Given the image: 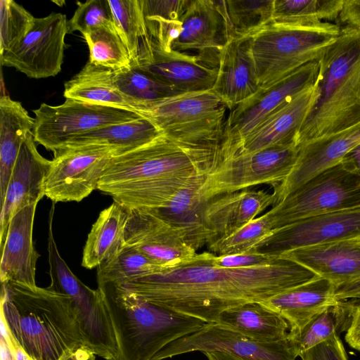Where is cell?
I'll return each instance as SVG.
<instances>
[{
  "mask_svg": "<svg viewBox=\"0 0 360 360\" xmlns=\"http://www.w3.org/2000/svg\"><path fill=\"white\" fill-rule=\"evenodd\" d=\"M252 45V36L235 38L230 39L221 51L212 90L229 110L260 89Z\"/></svg>",
  "mask_w": 360,
  "mask_h": 360,
  "instance_id": "24",
  "label": "cell"
},
{
  "mask_svg": "<svg viewBox=\"0 0 360 360\" xmlns=\"http://www.w3.org/2000/svg\"><path fill=\"white\" fill-rule=\"evenodd\" d=\"M7 345L11 350L14 360H34L23 351V349L20 347V345L10 334L9 341Z\"/></svg>",
  "mask_w": 360,
  "mask_h": 360,
  "instance_id": "51",
  "label": "cell"
},
{
  "mask_svg": "<svg viewBox=\"0 0 360 360\" xmlns=\"http://www.w3.org/2000/svg\"><path fill=\"white\" fill-rule=\"evenodd\" d=\"M360 237V206L312 216L274 229L253 249L280 257L297 248Z\"/></svg>",
  "mask_w": 360,
  "mask_h": 360,
  "instance_id": "16",
  "label": "cell"
},
{
  "mask_svg": "<svg viewBox=\"0 0 360 360\" xmlns=\"http://www.w3.org/2000/svg\"><path fill=\"white\" fill-rule=\"evenodd\" d=\"M360 206V176L342 162L307 181L264 213L272 231L300 219Z\"/></svg>",
  "mask_w": 360,
  "mask_h": 360,
  "instance_id": "9",
  "label": "cell"
},
{
  "mask_svg": "<svg viewBox=\"0 0 360 360\" xmlns=\"http://www.w3.org/2000/svg\"><path fill=\"white\" fill-rule=\"evenodd\" d=\"M344 0H274L273 22L285 26L309 27L339 18Z\"/></svg>",
  "mask_w": 360,
  "mask_h": 360,
  "instance_id": "38",
  "label": "cell"
},
{
  "mask_svg": "<svg viewBox=\"0 0 360 360\" xmlns=\"http://www.w3.org/2000/svg\"><path fill=\"white\" fill-rule=\"evenodd\" d=\"M37 204L27 205L15 213L8 224L1 247L0 279L36 287L35 273L39 254L34 248L32 233Z\"/></svg>",
  "mask_w": 360,
  "mask_h": 360,
  "instance_id": "25",
  "label": "cell"
},
{
  "mask_svg": "<svg viewBox=\"0 0 360 360\" xmlns=\"http://www.w3.org/2000/svg\"><path fill=\"white\" fill-rule=\"evenodd\" d=\"M351 172L360 176V143L341 161Z\"/></svg>",
  "mask_w": 360,
  "mask_h": 360,
  "instance_id": "49",
  "label": "cell"
},
{
  "mask_svg": "<svg viewBox=\"0 0 360 360\" xmlns=\"http://www.w3.org/2000/svg\"><path fill=\"white\" fill-rule=\"evenodd\" d=\"M117 149L103 146L62 148L53 159L45 180V195L53 203L79 202L98 189L105 169Z\"/></svg>",
  "mask_w": 360,
  "mask_h": 360,
  "instance_id": "13",
  "label": "cell"
},
{
  "mask_svg": "<svg viewBox=\"0 0 360 360\" xmlns=\"http://www.w3.org/2000/svg\"><path fill=\"white\" fill-rule=\"evenodd\" d=\"M318 61L309 63L285 77L260 89L229 110L221 148L222 158L234 154L243 141L274 111L303 89L316 84Z\"/></svg>",
  "mask_w": 360,
  "mask_h": 360,
  "instance_id": "12",
  "label": "cell"
},
{
  "mask_svg": "<svg viewBox=\"0 0 360 360\" xmlns=\"http://www.w3.org/2000/svg\"><path fill=\"white\" fill-rule=\"evenodd\" d=\"M76 4L77 8L68 22V34L78 31L83 35L99 27L115 25L108 0Z\"/></svg>",
  "mask_w": 360,
  "mask_h": 360,
  "instance_id": "44",
  "label": "cell"
},
{
  "mask_svg": "<svg viewBox=\"0 0 360 360\" xmlns=\"http://www.w3.org/2000/svg\"><path fill=\"white\" fill-rule=\"evenodd\" d=\"M204 354L208 360H245L234 355L218 352H205Z\"/></svg>",
  "mask_w": 360,
  "mask_h": 360,
  "instance_id": "52",
  "label": "cell"
},
{
  "mask_svg": "<svg viewBox=\"0 0 360 360\" xmlns=\"http://www.w3.org/2000/svg\"><path fill=\"white\" fill-rule=\"evenodd\" d=\"M89 50V62L112 70L131 68L127 46L115 25L102 27L83 34Z\"/></svg>",
  "mask_w": 360,
  "mask_h": 360,
  "instance_id": "40",
  "label": "cell"
},
{
  "mask_svg": "<svg viewBox=\"0 0 360 360\" xmlns=\"http://www.w3.org/2000/svg\"><path fill=\"white\" fill-rule=\"evenodd\" d=\"M280 257L306 267L336 287L360 281V237L303 247Z\"/></svg>",
  "mask_w": 360,
  "mask_h": 360,
  "instance_id": "23",
  "label": "cell"
},
{
  "mask_svg": "<svg viewBox=\"0 0 360 360\" xmlns=\"http://www.w3.org/2000/svg\"><path fill=\"white\" fill-rule=\"evenodd\" d=\"M271 231L270 223L264 214L234 233L209 243L207 246L210 252L216 255L243 253L253 250Z\"/></svg>",
  "mask_w": 360,
  "mask_h": 360,
  "instance_id": "42",
  "label": "cell"
},
{
  "mask_svg": "<svg viewBox=\"0 0 360 360\" xmlns=\"http://www.w3.org/2000/svg\"><path fill=\"white\" fill-rule=\"evenodd\" d=\"M136 68L182 94L212 90L217 77V69L191 56L165 51L152 41L148 57Z\"/></svg>",
  "mask_w": 360,
  "mask_h": 360,
  "instance_id": "26",
  "label": "cell"
},
{
  "mask_svg": "<svg viewBox=\"0 0 360 360\" xmlns=\"http://www.w3.org/2000/svg\"><path fill=\"white\" fill-rule=\"evenodd\" d=\"M335 297L338 300L346 299L360 300V281L336 287Z\"/></svg>",
  "mask_w": 360,
  "mask_h": 360,
  "instance_id": "48",
  "label": "cell"
},
{
  "mask_svg": "<svg viewBox=\"0 0 360 360\" xmlns=\"http://www.w3.org/2000/svg\"><path fill=\"white\" fill-rule=\"evenodd\" d=\"M34 17L13 0L0 1V55L13 49L34 25Z\"/></svg>",
  "mask_w": 360,
  "mask_h": 360,
  "instance_id": "43",
  "label": "cell"
},
{
  "mask_svg": "<svg viewBox=\"0 0 360 360\" xmlns=\"http://www.w3.org/2000/svg\"><path fill=\"white\" fill-rule=\"evenodd\" d=\"M360 143V122L344 130L297 146L295 164L288 176L272 186L274 204L323 171L340 163Z\"/></svg>",
  "mask_w": 360,
  "mask_h": 360,
  "instance_id": "18",
  "label": "cell"
},
{
  "mask_svg": "<svg viewBox=\"0 0 360 360\" xmlns=\"http://www.w3.org/2000/svg\"><path fill=\"white\" fill-rule=\"evenodd\" d=\"M339 19L347 26L360 29V0H344Z\"/></svg>",
  "mask_w": 360,
  "mask_h": 360,
  "instance_id": "47",
  "label": "cell"
},
{
  "mask_svg": "<svg viewBox=\"0 0 360 360\" xmlns=\"http://www.w3.org/2000/svg\"><path fill=\"white\" fill-rule=\"evenodd\" d=\"M211 252L119 286L149 302L206 323H215L230 308L264 302L319 277L306 267L280 257L269 265L225 268L214 265Z\"/></svg>",
  "mask_w": 360,
  "mask_h": 360,
  "instance_id": "1",
  "label": "cell"
},
{
  "mask_svg": "<svg viewBox=\"0 0 360 360\" xmlns=\"http://www.w3.org/2000/svg\"><path fill=\"white\" fill-rule=\"evenodd\" d=\"M34 118L8 94L0 98V203L2 207L21 145L32 131Z\"/></svg>",
  "mask_w": 360,
  "mask_h": 360,
  "instance_id": "30",
  "label": "cell"
},
{
  "mask_svg": "<svg viewBox=\"0 0 360 360\" xmlns=\"http://www.w3.org/2000/svg\"><path fill=\"white\" fill-rule=\"evenodd\" d=\"M274 204L273 193L264 190L245 189L212 198L205 211L209 243L234 233Z\"/></svg>",
  "mask_w": 360,
  "mask_h": 360,
  "instance_id": "27",
  "label": "cell"
},
{
  "mask_svg": "<svg viewBox=\"0 0 360 360\" xmlns=\"http://www.w3.org/2000/svg\"><path fill=\"white\" fill-rule=\"evenodd\" d=\"M68 22L61 13L35 18L32 28L22 41L0 55L1 65L13 68L32 79L57 75L63 63Z\"/></svg>",
  "mask_w": 360,
  "mask_h": 360,
  "instance_id": "14",
  "label": "cell"
},
{
  "mask_svg": "<svg viewBox=\"0 0 360 360\" xmlns=\"http://www.w3.org/2000/svg\"><path fill=\"white\" fill-rule=\"evenodd\" d=\"M112 78L120 91L136 100L143 106L146 103L182 94L136 67L112 70Z\"/></svg>",
  "mask_w": 360,
  "mask_h": 360,
  "instance_id": "41",
  "label": "cell"
},
{
  "mask_svg": "<svg viewBox=\"0 0 360 360\" xmlns=\"http://www.w3.org/2000/svg\"><path fill=\"white\" fill-rule=\"evenodd\" d=\"M51 160L37 150L32 131L27 134L14 165L0 214V248L13 215L45 195V180Z\"/></svg>",
  "mask_w": 360,
  "mask_h": 360,
  "instance_id": "20",
  "label": "cell"
},
{
  "mask_svg": "<svg viewBox=\"0 0 360 360\" xmlns=\"http://www.w3.org/2000/svg\"><path fill=\"white\" fill-rule=\"evenodd\" d=\"M1 319L34 360H59L68 351L86 347L71 297L48 288L2 283Z\"/></svg>",
  "mask_w": 360,
  "mask_h": 360,
  "instance_id": "3",
  "label": "cell"
},
{
  "mask_svg": "<svg viewBox=\"0 0 360 360\" xmlns=\"http://www.w3.org/2000/svg\"><path fill=\"white\" fill-rule=\"evenodd\" d=\"M230 40L225 17L215 0H188L181 30L171 50L218 69L222 49Z\"/></svg>",
  "mask_w": 360,
  "mask_h": 360,
  "instance_id": "17",
  "label": "cell"
},
{
  "mask_svg": "<svg viewBox=\"0 0 360 360\" xmlns=\"http://www.w3.org/2000/svg\"><path fill=\"white\" fill-rule=\"evenodd\" d=\"M209 173H200L192 178L166 206L150 210L196 251L210 240L205 217L210 200L206 188Z\"/></svg>",
  "mask_w": 360,
  "mask_h": 360,
  "instance_id": "22",
  "label": "cell"
},
{
  "mask_svg": "<svg viewBox=\"0 0 360 360\" xmlns=\"http://www.w3.org/2000/svg\"><path fill=\"white\" fill-rule=\"evenodd\" d=\"M14 360V359H13Z\"/></svg>",
  "mask_w": 360,
  "mask_h": 360,
  "instance_id": "53",
  "label": "cell"
},
{
  "mask_svg": "<svg viewBox=\"0 0 360 360\" xmlns=\"http://www.w3.org/2000/svg\"><path fill=\"white\" fill-rule=\"evenodd\" d=\"M218 352L245 360H295L297 357L288 335L276 342H259L216 323L182 337L165 347L155 360L192 352Z\"/></svg>",
  "mask_w": 360,
  "mask_h": 360,
  "instance_id": "15",
  "label": "cell"
},
{
  "mask_svg": "<svg viewBox=\"0 0 360 360\" xmlns=\"http://www.w3.org/2000/svg\"><path fill=\"white\" fill-rule=\"evenodd\" d=\"M188 0H141L146 25L152 42L170 51L179 35Z\"/></svg>",
  "mask_w": 360,
  "mask_h": 360,
  "instance_id": "36",
  "label": "cell"
},
{
  "mask_svg": "<svg viewBox=\"0 0 360 360\" xmlns=\"http://www.w3.org/2000/svg\"><path fill=\"white\" fill-rule=\"evenodd\" d=\"M117 30L127 48L131 66L148 56L151 45L141 0H108Z\"/></svg>",
  "mask_w": 360,
  "mask_h": 360,
  "instance_id": "35",
  "label": "cell"
},
{
  "mask_svg": "<svg viewBox=\"0 0 360 360\" xmlns=\"http://www.w3.org/2000/svg\"><path fill=\"white\" fill-rule=\"evenodd\" d=\"M217 160L187 150L163 135L114 155L98 189L128 210L166 206L195 176L210 172Z\"/></svg>",
  "mask_w": 360,
  "mask_h": 360,
  "instance_id": "2",
  "label": "cell"
},
{
  "mask_svg": "<svg viewBox=\"0 0 360 360\" xmlns=\"http://www.w3.org/2000/svg\"><path fill=\"white\" fill-rule=\"evenodd\" d=\"M95 354L84 346L66 352L59 360H96Z\"/></svg>",
  "mask_w": 360,
  "mask_h": 360,
  "instance_id": "50",
  "label": "cell"
},
{
  "mask_svg": "<svg viewBox=\"0 0 360 360\" xmlns=\"http://www.w3.org/2000/svg\"><path fill=\"white\" fill-rule=\"evenodd\" d=\"M228 110L224 101L208 90L144 104L141 115L176 144L220 162Z\"/></svg>",
  "mask_w": 360,
  "mask_h": 360,
  "instance_id": "6",
  "label": "cell"
},
{
  "mask_svg": "<svg viewBox=\"0 0 360 360\" xmlns=\"http://www.w3.org/2000/svg\"><path fill=\"white\" fill-rule=\"evenodd\" d=\"M33 112L34 141L53 153L76 136L143 117L132 110L72 98L58 105L43 103Z\"/></svg>",
  "mask_w": 360,
  "mask_h": 360,
  "instance_id": "10",
  "label": "cell"
},
{
  "mask_svg": "<svg viewBox=\"0 0 360 360\" xmlns=\"http://www.w3.org/2000/svg\"><path fill=\"white\" fill-rule=\"evenodd\" d=\"M101 288L105 294L120 360H155L169 344L208 323L149 302L119 286Z\"/></svg>",
  "mask_w": 360,
  "mask_h": 360,
  "instance_id": "5",
  "label": "cell"
},
{
  "mask_svg": "<svg viewBox=\"0 0 360 360\" xmlns=\"http://www.w3.org/2000/svg\"><path fill=\"white\" fill-rule=\"evenodd\" d=\"M297 153L295 145L274 146L224 158L207 175V195L212 199L259 184H277L290 173Z\"/></svg>",
  "mask_w": 360,
  "mask_h": 360,
  "instance_id": "11",
  "label": "cell"
},
{
  "mask_svg": "<svg viewBox=\"0 0 360 360\" xmlns=\"http://www.w3.org/2000/svg\"><path fill=\"white\" fill-rule=\"evenodd\" d=\"M129 210L116 201L102 210L88 235L82 266L97 268L113 256L124 244Z\"/></svg>",
  "mask_w": 360,
  "mask_h": 360,
  "instance_id": "32",
  "label": "cell"
},
{
  "mask_svg": "<svg viewBox=\"0 0 360 360\" xmlns=\"http://www.w3.org/2000/svg\"><path fill=\"white\" fill-rule=\"evenodd\" d=\"M279 259L280 257L266 255L255 250L229 255L211 254L212 263L216 266L225 268H250L266 266L277 262Z\"/></svg>",
  "mask_w": 360,
  "mask_h": 360,
  "instance_id": "45",
  "label": "cell"
},
{
  "mask_svg": "<svg viewBox=\"0 0 360 360\" xmlns=\"http://www.w3.org/2000/svg\"><path fill=\"white\" fill-rule=\"evenodd\" d=\"M49 289L69 295L86 348L107 360H120V350L104 290L91 289L70 270L60 256L49 226Z\"/></svg>",
  "mask_w": 360,
  "mask_h": 360,
  "instance_id": "8",
  "label": "cell"
},
{
  "mask_svg": "<svg viewBox=\"0 0 360 360\" xmlns=\"http://www.w3.org/2000/svg\"><path fill=\"white\" fill-rule=\"evenodd\" d=\"M161 135L162 134L157 126L143 117L132 122L109 125L76 136L58 149L103 146L117 149L120 155L141 147Z\"/></svg>",
  "mask_w": 360,
  "mask_h": 360,
  "instance_id": "33",
  "label": "cell"
},
{
  "mask_svg": "<svg viewBox=\"0 0 360 360\" xmlns=\"http://www.w3.org/2000/svg\"><path fill=\"white\" fill-rule=\"evenodd\" d=\"M318 96L317 79L316 84L274 111L246 136L233 155L251 153L274 146H297L300 131Z\"/></svg>",
  "mask_w": 360,
  "mask_h": 360,
  "instance_id": "21",
  "label": "cell"
},
{
  "mask_svg": "<svg viewBox=\"0 0 360 360\" xmlns=\"http://www.w3.org/2000/svg\"><path fill=\"white\" fill-rule=\"evenodd\" d=\"M341 27L330 22L309 27L271 22L252 37V53L260 87L318 61L336 41Z\"/></svg>",
  "mask_w": 360,
  "mask_h": 360,
  "instance_id": "7",
  "label": "cell"
},
{
  "mask_svg": "<svg viewBox=\"0 0 360 360\" xmlns=\"http://www.w3.org/2000/svg\"><path fill=\"white\" fill-rule=\"evenodd\" d=\"M318 63L319 96L302 126L297 146L360 122V29L342 27Z\"/></svg>",
  "mask_w": 360,
  "mask_h": 360,
  "instance_id": "4",
  "label": "cell"
},
{
  "mask_svg": "<svg viewBox=\"0 0 360 360\" xmlns=\"http://www.w3.org/2000/svg\"><path fill=\"white\" fill-rule=\"evenodd\" d=\"M335 288L319 276L262 302L284 318L290 330H300L338 301Z\"/></svg>",
  "mask_w": 360,
  "mask_h": 360,
  "instance_id": "28",
  "label": "cell"
},
{
  "mask_svg": "<svg viewBox=\"0 0 360 360\" xmlns=\"http://www.w3.org/2000/svg\"><path fill=\"white\" fill-rule=\"evenodd\" d=\"M216 323L259 342L285 339L289 325L262 302L245 303L221 312Z\"/></svg>",
  "mask_w": 360,
  "mask_h": 360,
  "instance_id": "31",
  "label": "cell"
},
{
  "mask_svg": "<svg viewBox=\"0 0 360 360\" xmlns=\"http://www.w3.org/2000/svg\"><path fill=\"white\" fill-rule=\"evenodd\" d=\"M63 96L84 102L124 108L141 115L143 105L115 86L112 70L88 61L64 84Z\"/></svg>",
  "mask_w": 360,
  "mask_h": 360,
  "instance_id": "29",
  "label": "cell"
},
{
  "mask_svg": "<svg viewBox=\"0 0 360 360\" xmlns=\"http://www.w3.org/2000/svg\"><path fill=\"white\" fill-rule=\"evenodd\" d=\"M299 356L302 360H349L344 345L337 333L302 352Z\"/></svg>",
  "mask_w": 360,
  "mask_h": 360,
  "instance_id": "46",
  "label": "cell"
},
{
  "mask_svg": "<svg viewBox=\"0 0 360 360\" xmlns=\"http://www.w3.org/2000/svg\"><path fill=\"white\" fill-rule=\"evenodd\" d=\"M274 0L218 1L230 39L251 37L273 21Z\"/></svg>",
  "mask_w": 360,
  "mask_h": 360,
  "instance_id": "37",
  "label": "cell"
},
{
  "mask_svg": "<svg viewBox=\"0 0 360 360\" xmlns=\"http://www.w3.org/2000/svg\"><path fill=\"white\" fill-rule=\"evenodd\" d=\"M124 245L167 269L187 262L197 254L174 229L147 209L129 210Z\"/></svg>",
  "mask_w": 360,
  "mask_h": 360,
  "instance_id": "19",
  "label": "cell"
},
{
  "mask_svg": "<svg viewBox=\"0 0 360 360\" xmlns=\"http://www.w3.org/2000/svg\"><path fill=\"white\" fill-rule=\"evenodd\" d=\"M359 299L338 300L300 330L288 333L297 356L302 352L349 328Z\"/></svg>",
  "mask_w": 360,
  "mask_h": 360,
  "instance_id": "34",
  "label": "cell"
},
{
  "mask_svg": "<svg viewBox=\"0 0 360 360\" xmlns=\"http://www.w3.org/2000/svg\"><path fill=\"white\" fill-rule=\"evenodd\" d=\"M98 288L120 285L138 278L160 272V266L136 249L124 245L110 258L97 267Z\"/></svg>",
  "mask_w": 360,
  "mask_h": 360,
  "instance_id": "39",
  "label": "cell"
}]
</instances>
